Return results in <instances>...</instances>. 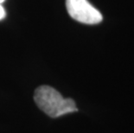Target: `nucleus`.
I'll list each match as a JSON object with an SVG mask.
<instances>
[{
  "label": "nucleus",
  "mask_w": 134,
  "mask_h": 133,
  "mask_svg": "<svg viewBox=\"0 0 134 133\" xmlns=\"http://www.w3.org/2000/svg\"><path fill=\"white\" fill-rule=\"evenodd\" d=\"M34 100L39 108L51 118H58L78 111L72 99H64L58 91L48 86L37 87Z\"/></svg>",
  "instance_id": "nucleus-1"
},
{
  "label": "nucleus",
  "mask_w": 134,
  "mask_h": 133,
  "mask_svg": "<svg viewBox=\"0 0 134 133\" xmlns=\"http://www.w3.org/2000/svg\"><path fill=\"white\" fill-rule=\"evenodd\" d=\"M66 7L71 18L82 24H97L103 18L87 0H66Z\"/></svg>",
  "instance_id": "nucleus-2"
},
{
  "label": "nucleus",
  "mask_w": 134,
  "mask_h": 133,
  "mask_svg": "<svg viewBox=\"0 0 134 133\" xmlns=\"http://www.w3.org/2000/svg\"><path fill=\"white\" fill-rule=\"evenodd\" d=\"M5 15H6V13H5L4 7H3L2 4H0V20L4 19L5 18Z\"/></svg>",
  "instance_id": "nucleus-3"
},
{
  "label": "nucleus",
  "mask_w": 134,
  "mask_h": 133,
  "mask_svg": "<svg viewBox=\"0 0 134 133\" xmlns=\"http://www.w3.org/2000/svg\"><path fill=\"white\" fill-rule=\"evenodd\" d=\"M4 0H0V4H2V3H4Z\"/></svg>",
  "instance_id": "nucleus-4"
}]
</instances>
